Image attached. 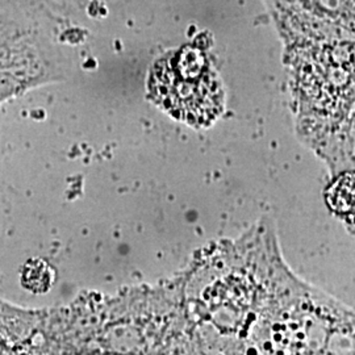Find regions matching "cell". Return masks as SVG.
I'll return each mask as SVG.
<instances>
[{
  "label": "cell",
  "instance_id": "obj_1",
  "mask_svg": "<svg viewBox=\"0 0 355 355\" xmlns=\"http://www.w3.org/2000/svg\"><path fill=\"white\" fill-rule=\"evenodd\" d=\"M149 89L166 112L193 127L215 121L224 108V91L205 54L184 46L154 64Z\"/></svg>",
  "mask_w": 355,
  "mask_h": 355
},
{
  "label": "cell",
  "instance_id": "obj_2",
  "mask_svg": "<svg viewBox=\"0 0 355 355\" xmlns=\"http://www.w3.org/2000/svg\"><path fill=\"white\" fill-rule=\"evenodd\" d=\"M302 318L283 355H355L354 311L318 293Z\"/></svg>",
  "mask_w": 355,
  "mask_h": 355
},
{
  "label": "cell",
  "instance_id": "obj_3",
  "mask_svg": "<svg viewBox=\"0 0 355 355\" xmlns=\"http://www.w3.org/2000/svg\"><path fill=\"white\" fill-rule=\"evenodd\" d=\"M327 203L330 209L355 228V171H346L336 178L327 189Z\"/></svg>",
  "mask_w": 355,
  "mask_h": 355
}]
</instances>
